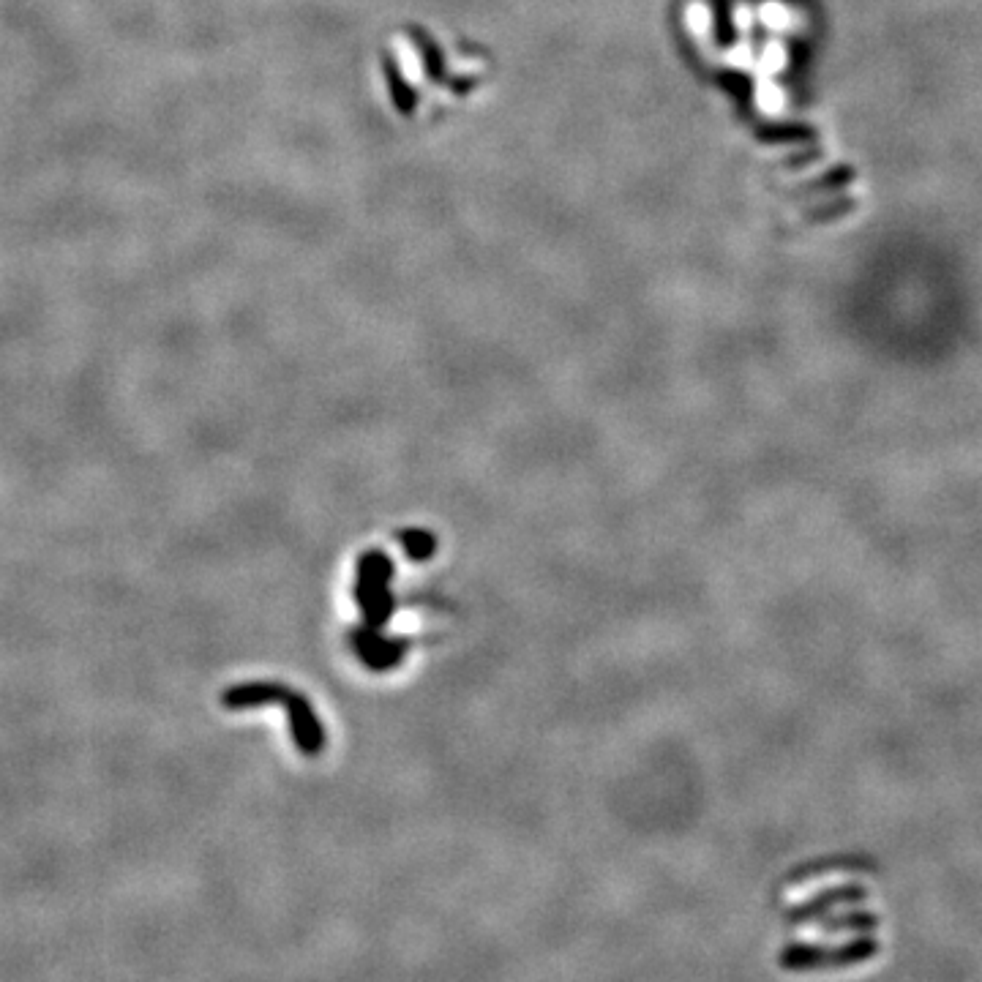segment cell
I'll return each mask as SVG.
<instances>
[{"label": "cell", "instance_id": "cell-1", "mask_svg": "<svg viewBox=\"0 0 982 982\" xmlns=\"http://www.w3.org/2000/svg\"><path fill=\"white\" fill-rule=\"evenodd\" d=\"M262 702H287V707L292 710V723H295V737L301 742L303 751H317L320 748V729H317V723L311 718L309 707L292 702V696L281 693L279 688H271V685H246V688H235V691L227 693V704L230 707H249V704Z\"/></svg>", "mask_w": 982, "mask_h": 982}]
</instances>
